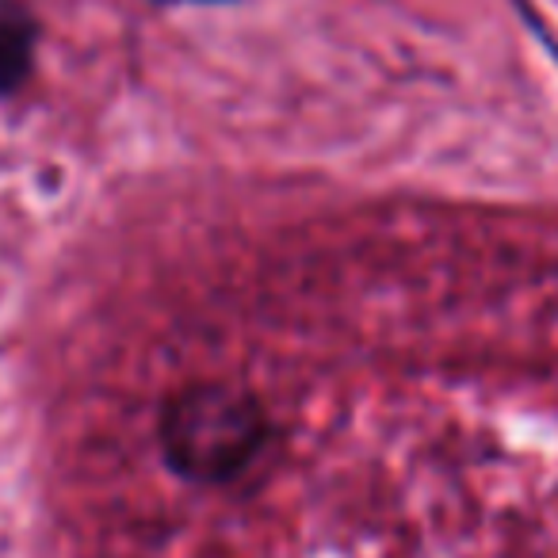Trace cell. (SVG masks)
<instances>
[{
    "label": "cell",
    "instance_id": "cell-1",
    "mask_svg": "<svg viewBox=\"0 0 558 558\" xmlns=\"http://www.w3.org/2000/svg\"><path fill=\"white\" fill-rule=\"evenodd\" d=\"M260 398L233 383H187L161 405L157 440L172 474L199 486H222L248 471L268 444Z\"/></svg>",
    "mask_w": 558,
    "mask_h": 558
},
{
    "label": "cell",
    "instance_id": "cell-2",
    "mask_svg": "<svg viewBox=\"0 0 558 558\" xmlns=\"http://www.w3.org/2000/svg\"><path fill=\"white\" fill-rule=\"evenodd\" d=\"M39 20L24 0H0V96H16L32 81Z\"/></svg>",
    "mask_w": 558,
    "mask_h": 558
}]
</instances>
